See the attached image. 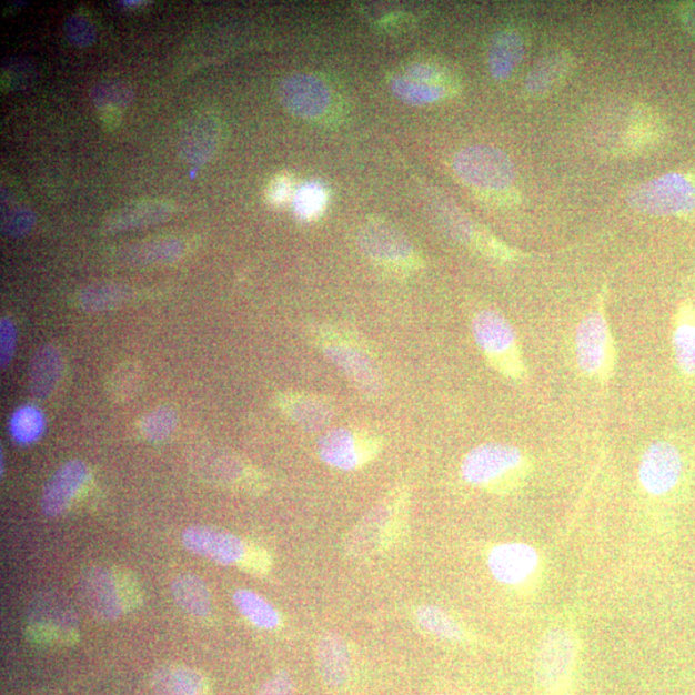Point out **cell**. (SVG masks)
Returning <instances> with one entry per match:
<instances>
[{"instance_id": "f35d334b", "label": "cell", "mask_w": 695, "mask_h": 695, "mask_svg": "<svg viewBox=\"0 0 695 695\" xmlns=\"http://www.w3.org/2000/svg\"><path fill=\"white\" fill-rule=\"evenodd\" d=\"M294 683L293 678L286 673V671H280L276 675H273L266 681L256 695H293Z\"/></svg>"}, {"instance_id": "d6986e66", "label": "cell", "mask_w": 695, "mask_h": 695, "mask_svg": "<svg viewBox=\"0 0 695 695\" xmlns=\"http://www.w3.org/2000/svg\"><path fill=\"white\" fill-rule=\"evenodd\" d=\"M158 695H212V686L199 671L182 665H164L152 674Z\"/></svg>"}, {"instance_id": "d6a6232c", "label": "cell", "mask_w": 695, "mask_h": 695, "mask_svg": "<svg viewBox=\"0 0 695 695\" xmlns=\"http://www.w3.org/2000/svg\"><path fill=\"white\" fill-rule=\"evenodd\" d=\"M132 97L131 88L118 82L101 83L92 91V100L97 109L107 111L108 114L109 112L118 114L119 110L125 109L132 101Z\"/></svg>"}, {"instance_id": "6da1fadb", "label": "cell", "mask_w": 695, "mask_h": 695, "mask_svg": "<svg viewBox=\"0 0 695 695\" xmlns=\"http://www.w3.org/2000/svg\"><path fill=\"white\" fill-rule=\"evenodd\" d=\"M530 457L505 443H483L467 452L462 463L463 479L474 487L507 493L522 486L531 473Z\"/></svg>"}, {"instance_id": "8fae6325", "label": "cell", "mask_w": 695, "mask_h": 695, "mask_svg": "<svg viewBox=\"0 0 695 695\" xmlns=\"http://www.w3.org/2000/svg\"><path fill=\"white\" fill-rule=\"evenodd\" d=\"M683 471L681 450L667 441H657L643 454L638 465V481L651 496H666L676 488Z\"/></svg>"}, {"instance_id": "f546056e", "label": "cell", "mask_w": 695, "mask_h": 695, "mask_svg": "<svg viewBox=\"0 0 695 695\" xmlns=\"http://www.w3.org/2000/svg\"><path fill=\"white\" fill-rule=\"evenodd\" d=\"M392 91L400 100L412 104V107H423L435 101H440L446 95V89L440 85H430L414 82L405 78H394L392 80Z\"/></svg>"}, {"instance_id": "d4e9b609", "label": "cell", "mask_w": 695, "mask_h": 695, "mask_svg": "<svg viewBox=\"0 0 695 695\" xmlns=\"http://www.w3.org/2000/svg\"><path fill=\"white\" fill-rule=\"evenodd\" d=\"M172 595L180 607L195 617H205L212 611V597L205 582L192 573H182L172 582Z\"/></svg>"}, {"instance_id": "ee69618b", "label": "cell", "mask_w": 695, "mask_h": 695, "mask_svg": "<svg viewBox=\"0 0 695 695\" xmlns=\"http://www.w3.org/2000/svg\"><path fill=\"white\" fill-rule=\"evenodd\" d=\"M435 695H450V694H435Z\"/></svg>"}, {"instance_id": "30bf717a", "label": "cell", "mask_w": 695, "mask_h": 695, "mask_svg": "<svg viewBox=\"0 0 695 695\" xmlns=\"http://www.w3.org/2000/svg\"><path fill=\"white\" fill-rule=\"evenodd\" d=\"M359 241L362 252L386 269L409 271L417 265L411 242L391 223L367 222L360 232Z\"/></svg>"}, {"instance_id": "484cf974", "label": "cell", "mask_w": 695, "mask_h": 695, "mask_svg": "<svg viewBox=\"0 0 695 695\" xmlns=\"http://www.w3.org/2000/svg\"><path fill=\"white\" fill-rule=\"evenodd\" d=\"M523 56V42L516 32L500 34L491 48L490 68L493 78L506 79L512 74Z\"/></svg>"}, {"instance_id": "3957f363", "label": "cell", "mask_w": 695, "mask_h": 695, "mask_svg": "<svg viewBox=\"0 0 695 695\" xmlns=\"http://www.w3.org/2000/svg\"><path fill=\"white\" fill-rule=\"evenodd\" d=\"M314 342L326 357L350 379L366 399L377 400L384 393V379L365 346L330 326L314 328Z\"/></svg>"}, {"instance_id": "1f68e13d", "label": "cell", "mask_w": 695, "mask_h": 695, "mask_svg": "<svg viewBox=\"0 0 695 695\" xmlns=\"http://www.w3.org/2000/svg\"><path fill=\"white\" fill-rule=\"evenodd\" d=\"M328 203V192L319 182H309L295 193L294 210L299 220L310 222L318 220Z\"/></svg>"}, {"instance_id": "d590c367", "label": "cell", "mask_w": 695, "mask_h": 695, "mask_svg": "<svg viewBox=\"0 0 695 695\" xmlns=\"http://www.w3.org/2000/svg\"><path fill=\"white\" fill-rule=\"evenodd\" d=\"M37 216L30 209L14 207L7 209L2 216V231L7 236L21 238L26 236L34 229Z\"/></svg>"}, {"instance_id": "60d3db41", "label": "cell", "mask_w": 695, "mask_h": 695, "mask_svg": "<svg viewBox=\"0 0 695 695\" xmlns=\"http://www.w3.org/2000/svg\"><path fill=\"white\" fill-rule=\"evenodd\" d=\"M269 556L260 548L248 546L244 561L240 563L241 567L254 573H263L270 568Z\"/></svg>"}, {"instance_id": "277c9868", "label": "cell", "mask_w": 695, "mask_h": 695, "mask_svg": "<svg viewBox=\"0 0 695 695\" xmlns=\"http://www.w3.org/2000/svg\"><path fill=\"white\" fill-rule=\"evenodd\" d=\"M472 330L476 344L492 369L516 382L527 377L518 338L503 314L492 310L481 311L473 318Z\"/></svg>"}, {"instance_id": "7bdbcfd3", "label": "cell", "mask_w": 695, "mask_h": 695, "mask_svg": "<svg viewBox=\"0 0 695 695\" xmlns=\"http://www.w3.org/2000/svg\"><path fill=\"white\" fill-rule=\"evenodd\" d=\"M0 463H2V469H0V472H2V475L4 473V457H3V452L2 455H0Z\"/></svg>"}, {"instance_id": "836d02e7", "label": "cell", "mask_w": 695, "mask_h": 695, "mask_svg": "<svg viewBox=\"0 0 695 695\" xmlns=\"http://www.w3.org/2000/svg\"><path fill=\"white\" fill-rule=\"evenodd\" d=\"M175 411L169 407H160L150 412L141 422L142 434L152 442L167 440L177 426Z\"/></svg>"}, {"instance_id": "7402d4cb", "label": "cell", "mask_w": 695, "mask_h": 695, "mask_svg": "<svg viewBox=\"0 0 695 695\" xmlns=\"http://www.w3.org/2000/svg\"><path fill=\"white\" fill-rule=\"evenodd\" d=\"M673 348L681 373L695 377V305L685 303L676 314Z\"/></svg>"}, {"instance_id": "ac0fdd59", "label": "cell", "mask_w": 695, "mask_h": 695, "mask_svg": "<svg viewBox=\"0 0 695 695\" xmlns=\"http://www.w3.org/2000/svg\"><path fill=\"white\" fill-rule=\"evenodd\" d=\"M280 402L288 416L304 431L323 430L334 416L333 405L325 397L316 394H284Z\"/></svg>"}, {"instance_id": "ba28073f", "label": "cell", "mask_w": 695, "mask_h": 695, "mask_svg": "<svg viewBox=\"0 0 695 695\" xmlns=\"http://www.w3.org/2000/svg\"><path fill=\"white\" fill-rule=\"evenodd\" d=\"M382 447V440L377 435L346 427L329 431L318 444L322 462L344 472L357 471L373 462Z\"/></svg>"}, {"instance_id": "4fadbf2b", "label": "cell", "mask_w": 695, "mask_h": 695, "mask_svg": "<svg viewBox=\"0 0 695 695\" xmlns=\"http://www.w3.org/2000/svg\"><path fill=\"white\" fill-rule=\"evenodd\" d=\"M279 99L291 114L303 119H316L330 104V89L314 75L295 74L282 80Z\"/></svg>"}, {"instance_id": "b9f144b4", "label": "cell", "mask_w": 695, "mask_h": 695, "mask_svg": "<svg viewBox=\"0 0 695 695\" xmlns=\"http://www.w3.org/2000/svg\"><path fill=\"white\" fill-rule=\"evenodd\" d=\"M291 184L286 177L276 178L269 190V198L273 204H282L290 195Z\"/></svg>"}, {"instance_id": "5b68a950", "label": "cell", "mask_w": 695, "mask_h": 695, "mask_svg": "<svg viewBox=\"0 0 695 695\" xmlns=\"http://www.w3.org/2000/svg\"><path fill=\"white\" fill-rule=\"evenodd\" d=\"M578 367L588 379L607 384L616 369V343L605 316L603 298L596 310L586 314L576 331Z\"/></svg>"}, {"instance_id": "5bb4252c", "label": "cell", "mask_w": 695, "mask_h": 695, "mask_svg": "<svg viewBox=\"0 0 695 695\" xmlns=\"http://www.w3.org/2000/svg\"><path fill=\"white\" fill-rule=\"evenodd\" d=\"M492 576L507 586H522L537 575L540 555L535 547L523 543H506L492 547L488 554Z\"/></svg>"}, {"instance_id": "e0dca14e", "label": "cell", "mask_w": 695, "mask_h": 695, "mask_svg": "<svg viewBox=\"0 0 695 695\" xmlns=\"http://www.w3.org/2000/svg\"><path fill=\"white\" fill-rule=\"evenodd\" d=\"M318 662L322 681L329 688H342L350 681L352 657L341 635L328 633L320 638Z\"/></svg>"}, {"instance_id": "83f0119b", "label": "cell", "mask_w": 695, "mask_h": 695, "mask_svg": "<svg viewBox=\"0 0 695 695\" xmlns=\"http://www.w3.org/2000/svg\"><path fill=\"white\" fill-rule=\"evenodd\" d=\"M233 603L239 612L256 627L273 629L280 625V614L264 597L250 590H238Z\"/></svg>"}, {"instance_id": "e575fe53", "label": "cell", "mask_w": 695, "mask_h": 695, "mask_svg": "<svg viewBox=\"0 0 695 695\" xmlns=\"http://www.w3.org/2000/svg\"><path fill=\"white\" fill-rule=\"evenodd\" d=\"M658 123L648 115V111H636L632 127L627 133V148H644L658 135Z\"/></svg>"}, {"instance_id": "7c38bea8", "label": "cell", "mask_w": 695, "mask_h": 695, "mask_svg": "<svg viewBox=\"0 0 695 695\" xmlns=\"http://www.w3.org/2000/svg\"><path fill=\"white\" fill-rule=\"evenodd\" d=\"M29 622L32 632L44 642H64L77 634L78 620L72 610L58 595L36 597L30 605Z\"/></svg>"}, {"instance_id": "44dd1931", "label": "cell", "mask_w": 695, "mask_h": 695, "mask_svg": "<svg viewBox=\"0 0 695 695\" xmlns=\"http://www.w3.org/2000/svg\"><path fill=\"white\" fill-rule=\"evenodd\" d=\"M172 213L173 207L165 201H140L110 215L104 222V231L115 233L149 228V225L168 221Z\"/></svg>"}, {"instance_id": "8992f818", "label": "cell", "mask_w": 695, "mask_h": 695, "mask_svg": "<svg viewBox=\"0 0 695 695\" xmlns=\"http://www.w3.org/2000/svg\"><path fill=\"white\" fill-rule=\"evenodd\" d=\"M578 646L568 629H551L540 644L536 676L544 695H570L575 685Z\"/></svg>"}, {"instance_id": "ab89813d", "label": "cell", "mask_w": 695, "mask_h": 695, "mask_svg": "<svg viewBox=\"0 0 695 695\" xmlns=\"http://www.w3.org/2000/svg\"><path fill=\"white\" fill-rule=\"evenodd\" d=\"M441 77V71L432 67V64L416 63L407 69L406 78L417 83L443 87L440 84Z\"/></svg>"}, {"instance_id": "74e56055", "label": "cell", "mask_w": 695, "mask_h": 695, "mask_svg": "<svg viewBox=\"0 0 695 695\" xmlns=\"http://www.w3.org/2000/svg\"><path fill=\"white\" fill-rule=\"evenodd\" d=\"M18 344V330L14 323L7 318L0 321V366L7 369L10 366Z\"/></svg>"}, {"instance_id": "cb8c5ba5", "label": "cell", "mask_w": 695, "mask_h": 695, "mask_svg": "<svg viewBox=\"0 0 695 695\" xmlns=\"http://www.w3.org/2000/svg\"><path fill=\"white\" fill-rule=\"evenodd\" d=\"M216 125L212 119L193 120L181 140L182 157L193 164H203L212 158L216 145Z\"/></svg>"}, {"instance_id": "f1b7e54d", "label": "cell", "mask_w": 695, "mask_h": 695, "mask_svg": "<svg viewBox=\"0 0 695 695\" xmlns=\"http://www.w3.org/2000/svg\"><path fill=\"white\" fill-rule=\"evenodd\" d=\"M128 298V288L112 284V282H103V284L87 286L80 291L79 304L85 312H104L118 309Z\"/></svg>"}, {"instance_id": "2e32d148", "label": "cell", "mask_w": 695, "mask_h": 695, "mask_svg": "<svg viewBox=\"0 0 695 695\" xmlns=\"http://www.w3.org/2000/svg\"><path fill=\"white\" fill-rule=\"evenodd\" d=\"M89 469L80 460L63 464L46 484L40 507L46 516L56 518L67 513L88 481Z\"/></svg>"}, {"instance_id": "52a82bcc", "label": "cell", "mask_w": 695, "mask_h": 695, "mask_svg": "<svg viewBox=\"0 0 695 695\" xmlns=\"http://www.w3.org/2000/svg\"><path fill=\"white\" fill-rule=\"evenodd\" d=\"M632 204L649 214L689 215L695 212V181L675 173L661 177L638 188Z\"/></svg>"}, {"instance_id": "9a60e30c", "label": "cell", "mask_w": 695, "mask_h": 695, "mask_svg": "<svg viewBox=\"0 0 695 695\" xmlns=\"http://www.w3.org/2000/svg\"><path fill=\"white\" fill-rule=\"evenodd\" d=\"M182 543L191 553L222 565L240 564L248 552L244 541L233 533L205 525L185 530Z\"/></svg>"}, {"instance_id": "ffe728a7", "label": "cell", "mask_w": 695, "mask_h": 695, "mask_svg": "<svg viewBox=\"0 0 695 695\" xmlns=\"http://www.w3.org/2000/svg\"><path fill=\"white\" fill-rule=\"evenodd\" d=\"M63 361L58 346H40L29 365L28 385L32 397L46 400L54 392L62 374Z\"/></svg>"}, {"instance_id": "7a4b0ae2", "label": "cell", "mask_w": 695, "mask_h": 695, "mask_svg": "<svg viewBox=\"0 0 695 695\" xmlns=\"http://www.w3.org/2000/svg\"><path fill=\"white\" fill-rule=\"evenodd\" d=\"M79 595L85 610L99 621H115L140 604L141 592L128 573L108 567L88 568L79 578Z\"/></svg>"}, {"instance_id": "4316f807", "label": "cell", "mask_w": 695, "mask_h": 695, "mask_svg": "<svg viewBox=\"0 0 695 695\" xmlns=\"http://www.w3.org/2000/svg\"><path fill=\"white\" fill-rule=\"evenodd\" d=\"M416 621L425 632L443 641L463 643L466 641L465 629L450 613L435 605H422L416 610Z\"/></svg>"}, {"instance_id": "9c48e42d", "label": "cell", "mask_w": 695, "mask_h": 695, "mask_svg": "<svg viewBox=\"0 0 695 695\" xmlns=\"http://www.w3.org/2000/svg\"><path fill=\"white\" fill-rule=\"evenodd\" d=\"M454 167L464 182L483 190H505L515 177L511 159L490 145L463 150L456 157Z\"/></svg>"}, {"instance_id": "8d00e7d4", "label": "cell", "mask_w": 695, "mask_h": 695, "mask_svg": "<svg viewBox=\"0 0 695 695\" xmlns=\"http://www.w3.org/2000/svg\"><path fill=\"white\" fill-rule=\"evenodd\" d=\"M64 31H67L70 42L78 47L91 46L95 39L92 23L80 14L71 16L64 26Z\"/></svg>"}, {"instance_id": "4dcf8cb0", "label": "cell", "mask_w": 695, "mask_h": 695, "mask_svg": "<svg viewBox=\"0 0 695 695\" xmlns=\"http://www.w3.org/2000/svg\"><path fill=\"white\" fill-rule=\"evenodd\" d=\"M44 416L34 406H23L16 411L10 423L13 440L22 444L36 442L44 432Z\"/></svg>"}, {"instance_id": "603a6c76", "label": "cell", "mask_w": 695, "mask_h": 695, "mask_svg": "<svg viewBox=\"0 0 695 695\" xmlns=\"http://www.w3.org/2000/svg\"><path fill=\"white\" fill-rule=\"evenodd\" d=\"M184 246L177 239H158L119 250L118 261L128 265L172 263L183 254Z\"/></svg>"}]
</instances>
